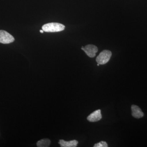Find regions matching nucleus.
Returning <instances> with one entry per match:
<instances>
[{"label":"nucleus","mask_w":147,"mask_h":147,"mask_svg":"<svg viewBox=\"0 0 147 147\" xmlns=\"http://www.w3.org/2000/svg\"><path fill=\"white\" fill-rule=\"evenodd\" d=\"M44 32H55L63 31L65 26L63 24L57 23H51L45 24L42 27Z\"/></svg>","instance_id":"f257e3e1"},{"label":"nucleus","mask_w":147,"mask_h":147,"mask_svg":"<svg viewBox=\"0 0 147 147\" xmlns=\"http://www.w3.org/2000/svg\"><path fill=\"white\" fill-rule=\"evenodd\" d=\"M112 56L111 51L104 50L99 54L96 58V61L99 65H104L107 63L110 60Z\"/></svg>","instance_id":"f03ea898"},{"label":"nucleus","mask_w":147,"mask_h":147,"mask_svg":"<svg viewBox=\"0 0 147 147\" xmlns=\"http://www.w3.org/2000/svg\"><path fill=\"white\" fill-rule=\"evenodd\" d=\"M14 41V38L10 34L5 31L0 30V43L9 44Z\"/></svg>","instance_id":"7ed1b4c3"},{"label":"nucleus","mask_w":147,"mask_h":147,"mask_svg":"<svg viewBox=\"0 0 147 147\" xmlns=\"http://www.w3.org/2000/svg\"><path fill=\"white\" fill-rule=\"evenodd\" d=\"M82 49L90 58H93L95 57L96 53L98 51L97 47L93 45H87L85 47H82Z\"/></svg>","instance_id":"20e7f679"},{"label":"nucleus","mask_w":147,"mask_h":147,"mask_svg":"<svg viewBox=\"0 0 147 147\" xmlns=\"http://www.w3.org/2000/svg\"><path fill=\"white\" fill-rule=\"evenodd\" d=\"M102 117L101 110H97L93 112L88 116L87 120L90 122H95L100 120Z\"/></svg>","instance_id":"39448f33"},{"label":"nucleus","mask_w":147,"mask_h":147,"mask_svg":"<svg viewBox=\"0 0 147 147\" xmlns=\"http://www.w3.org/2000/svg\"><path fill=\"white\" fill-rule=\"evenodd\" d=\"M131 115L134 117L140 119L144 117V114L141 108L136 105H132L131 106Z\"/></svg>","instance_id":"423d86ee"},{"label":"nucleus","mask_w":147,"mask_h":147,"mask_svg":"<svg viewBox=\"0 0 147 147\" xmlns=\"http://www.w3.org/2000/svg\"><path fill=\"white\" fill-rule=\"evenodd\" d=\"M59 143L62 147H75L77 146L78 142L76 140L67 142L62 139H61Z\"/></svg>","instance_id":"0eeeda50"},{"label":"nucleus","mask_w":147,"mask_h":147,"mask_svg":"<svg viewBox=\"0 0 147 147\" xmlns=\"http://www.w3.org/2000/svg\"><path fill=\"white\" fill-rule=\"evenodd\" d=\"M50 141L48 139H42L37 142V146L38 147H49L50 144Z\"/></svg>","instance_id":"6e6552de"},{"label":"nucleus","mask_w":147,"mask_h":147,"mask_svg":"<svg viewBox=\"0 0 147 147\" xmlns=\"http://www.w3.org/2000/svg\"><path fill=\"white\" fill-rule=\"evenodd\" d=\"M94 147H108V145L106 142L101 141L99 143L95 144Z\"/></svg>","instance_id":"1a4fd4ad"},{"label":"nucleus","mask_w":147,"mask_h":147,"mask_svg":"<svg viewBox=\"0 0 147 147\" xmlns=\"http://www.w3.org/2000/svg\"><path fill=\"white\" fill-rule=\"evenodd\" d=\"M40 33H43L44 32V31L42 30H40Z\"/></svg>","instance_id":"9d476101"},{"label":"nucleus","mask_w":147,"mask_h":147,"mask_svg":"<svg viewBox=\"0 0 147 147\" xmlns=\"http://www.w3.org/2000/svg\"><path fill=\"white\" fill-rule=\"evenodd\" d=\"M99 64L98 63V64H97V66H99Z\"/></svg>","instance_id":"9b49d317"}]
</instances>
